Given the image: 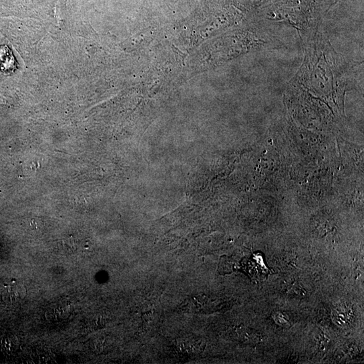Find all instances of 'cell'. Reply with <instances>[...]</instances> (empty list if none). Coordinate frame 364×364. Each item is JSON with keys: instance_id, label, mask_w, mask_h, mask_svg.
<instances>
[{"instance_id": "5", "label": "cell", "mask_w": 364, "mask_h": 364, "mask_svg": "<svg viewBox=\"0 0 364 364\" xmlns=\"http://www.w3.org/2000/svg\"><path fill=\"white\" fill-rule=\"evenodd\" d=\"M334 322L339 326H345L351 321L352 311L346 305L337 306L333 311Z\"/></svg>"}, {"instance_id": "4", "label": "cell", "mask_w": 364, "mask_h": 364, "mask_svg": "<svg viewBox=\"0 0 364 364\" xmlns=\"http://www.w3.org/2000/svg\"><path fill=\"white\" fill-rule=\"evenodd\" d=\"M20 347L19 339L13 334L0 335V351L7 355H11L18 351Z\"/></svg>"}, {"instance_id": "2", "label": "cell", "mask_w": 364, "mask_h": 364, "mask_svg": "<svg viewBox=\"0 0 364 364\" xmlns=\"http://www.w3.org/2000/svg\"><path fill=\"white\" fill-rule=\"evenodd\" d=\"M71 313V305L68 301H58L48 306L45 316L48 321L59 323L67 320Z\"/></svg>"}, {"instance_id": "6", "label": "cell", "mask_w": 364, "mask_h": 364, "mask_svg": "<svg viewBox=\"0 0 364 364\" xmlns=\"http://www.w3.org/2000/svg\"><path fill=\"white\" fill-rule=\"evenodd\" d=\"M275 321L281 326H287L289 324L288 321L285 319L282 314H276L275 316Z\"/></svg>"}, {"instance_id": "1", "label": "cell", "mask_w": 364, "mask_h": 364, "mask_svg": "<svg viewBox=\"0 0 364 364\" xmlns=\"http://www.w3.org/2000/svg\"><path fill=\"white\" fill-rule=\"evenodd\" d=\"M27 295V291L23 284L13 281L5 285L2 292V299L6 304L15 306L23 303Z\"/></svg>"}, {"instance_id": "3", "label": "cell", "mask_w": 364, "mask_h": 364, "mask_svg": "<svg viewBox=\"0 0 364 364\" xmlns=\"http://www.w3.org/2000/svg\"><path fill=\"white\" fill-rule=\"evenodd\" d=\"M17 68V60L7 45L0 46V71L13 73Z\"/></svg>"}]
</instances>
